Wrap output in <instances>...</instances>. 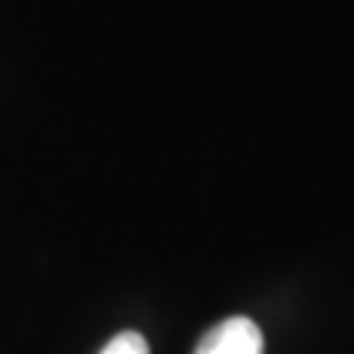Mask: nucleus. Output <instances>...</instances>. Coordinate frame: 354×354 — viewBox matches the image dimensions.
Returning a JSON list of instances; mask_svg holds the SVG:
<instances>
[{"mask_svg": "<svg viewBox=\"0 0 354 354\" xmlns=\"http://www.w3.org/2000/svg\"><path fill=\"white\" fill-rule=\"evenodd\" d=\"M194 354H263V331L253 318L233 315L207 331Z\"/></svg>", "mask_w": 354, "mask_h": 354, "instance_id": "1", "label": "nucleus"}, {"mask_svg": "<svg viewBox=\"0 0 354 354\" xmlns=\"http://www.w3.org/2000/svg\"><path fill=\"white\" fill-rule=\"evenodd\" d=\"M102 354H151V351H148V342L141 338L138 331H122L102 348Z\"/></svg>", "mask_w": 354, "mask_h": 354, "instance_id": "2", "label": "nucleus"}]
</instances>
